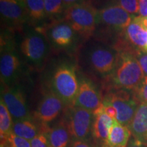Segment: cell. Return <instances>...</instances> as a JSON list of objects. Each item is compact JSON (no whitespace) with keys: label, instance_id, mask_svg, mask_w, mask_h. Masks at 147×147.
<instances>
[{"label":"cell","instance_id":"18","mask_svg":"<svg viewBox=\"0 0 147 147\" xmlns=\"http://www.w3.org/2000/svg\"><path fill=\"white\" fill-rule=\"evenodd\" d=\"M42 134L47 136L51 147H66L71 138L65 119Z\"/></svg>","mask_w":147,"mask_h":147},{"label":"cell","instance_id":"26","mask_svg":"<svg viewBox=\"0 0 147 147\" xmlns=\"http://www.w3.org/2000/svg\"><path fill=\"white\" fill-rule=\"evenodd\" d=\"M8 140L12 147H32L30 140L17 136L14 134H10Z\"/></svg>","mask_w":147,"mask_h":147},{"label":"cell","instance_id":"6","mask_svg":"<svg viewBox=\"0 0 147 147\" xmlns=\"http://www.w3.org/2000/svg\"><path fill=\"white\" fill-rule=\"evenodd\" d=\"M94 115L92 112L78 106H69L67 119L72 140H86L92 130Z\"/></svg>","mask_w":147,"mask_h":147},{"label":"cell","instance_id":"27","mask_svg":"<svg viewBox=\"0 0 147 147\" xmlns=\"http://www.w3.org/2000/svg\"><path fill=\"white\" fill-rule=\"evenodd\" d=\"M32 147H51L50 142L45 134L40 133L31 140Z\"/></svg>","mask_w":147,"mask_h":147},{"label":"cell","instance_id":"21","mask_svg":"<svg viewBox=\"0 0 147 147\" xmlns=\"http://www.w3.org/2000/svg\"><path fill=\"white\" fill-rule=\"evenodd\" d=\"M13 120L6 106L1 99L0 102V135L1 140L8 139L12 134Z\"/></svg>","mask_w":147,"mask_h":147},{"label":"cell","instance_id":"24","mask_svg":"<svg viewBox=\"0 0 147 147\" xmlns=\"http://www.w3.org/2000/svg\"><path fill=\"white\" fill-rule=\"evenodd\" d=\"M134 96L138 102L147 104V76H144L140 84L134 90Z\"/></svg>","mask_w":147,"mask_h":147},{"label":"cell","instance_id":"16","mask_svg":"<svg viewBox=\"0 0 147 147\" xmlns=\"http://www.w3.org/2000/svg\"><path fill=\"white\" fill-rule=\"evenodd\" d=\"M128 127L133 138L147 146V104H139Z\"/></svg>","mask_w":147,"mask_h":147},{"label":"cell","instance_id":"33","mask_svg":"<svg viewBox=\"0 0 147 147\" xmlns=\"http://www.w3.org/2000/svg\"><path fill=\"white\" fill-rule=\"evenodd\" d=\"M128 147H146V146L136 140L134 138H131L128 142Z\"/></svg>","mask_w":147,"mask_h":147},{"label":"cell","instance_id":"20","mask_svg":"<svg viewBox=\"0 0 147 147\" xmlns=\"http://www.w3.org/2000/svg\"><path fill=\"white\" fill-rule=\"evenodd\" d=\"M40 132L31 120H23L13 121L12 134L17 136L32 140Z\"/></svg>","mask_w":147,"mask_h":147},{"label":"cell","instance_id":"7","mask_svg":"<svg viewBox=\"0 0 147 147\" xmlns=\"http://www.w3.org/2000/svg\"><path fill=\"white\" fill-rule=\"evenodd\" d=\"M103 104L113 106L117 110L116 120L122 125L127 127L131 123L139 105L134 96L132 98L124 90L110 93L103 101Z\"/></svg>","mask_w":147,"mask_h":147},{"label":"cell","instance_id":"12","mask_svg":"<svg viewBox=\"0 0 147 147\" xmlns=\"http://www.w3.org/2000/svg\"><path fill=\"white\" fill-rule=\"evenodd\" d=\"M46 32L49 42L54 47L61 49L72 47L78 36L71 25L65 21L55 23Z\"/></svg>","mask_w":147,"mask_h":147},{"label":"cell","instance_id":"1","mask_svg":"<svg viewBox=\"0 0 147 147\" xmlns=\"http://www.w3.org/2000/svg\"><path fill=\"white\" fill-rule=\"evenodd\" d=\"M119 57V53L114 48L99 42L92 43L82 51V64L94 75L107 77L115 71Z\"/></svg>","mask_w":147,"mask_h":147},{"label":"cell","instance_id":"3","mask_svg":"<svg viewBox=\"0 0 147 147\" xmlns=\"http://www.w3.org/2000/svg\"><path fill=\"white\" fill-rule=\"evenodd\" d=\"M112 77L116 87L134 91L142 82L144 75L134 55L119 53L118 63Z\"/></svg>","mask_w":147,"mask_h":147},{"label":"cell","instance_id":"10","mask_svg":"<svg viewBox=\"0 0 147 147\" xmlns=\"http://www.w3.org/2000/svg\"><path fill=\"white\" fill-rule=\"evenodd\" d=\"M134 17L117 3L107 5L98 10L97 24L102 23L110 28L124 31Z\"/></svg>","mask_w":147,"mask_h":147},{"label":"cell","instance_id":"9","mask_svg":"<svg viewBox=\"0 0 147 147\" xmlns=\"http://www.w3.org/2000/svg\"><path fill=\"white\" fill-rule=\"evenodd\" d=\"M1 95V99L10 112L13 121L31 120L25 97L19 89L3 85Z\"/></svg>","mask_w":147,"mask_h":147},{"label":"cell","instance_id":"30","mask_svg":"<svg viewBox=\"0 0 147 147\" xmlns=\"http://www.w3.org/2000/svg\"><path fill=\"white\" fill-rule=\"evenodd\" d=\"M71 147H97L92 143L86 140H72L71 143Z\"/></svg>","mask_w":147,"mask_h":147},{"label":"cell","instance_id":"5","mask_svg":"<svg viewBox=\"0 0 147 147\" xmlns=\"http://www.w3.org/2000/svg\"><path fill=\"white\" fill-rule=\"evenodd\" d=\"M20 50L29 63L35 66H40L45 61L49 53V40L43 32L31 31L22 39Z\"/></svg>","mask_w":147,"mask_h":147},{"label":"cell","instance_id":"14","mask_svg":"<svg viewBox=\"0 0 147 147\" xmlns=\"http://www.w3.org/2000/svg\"><path fill=\"white\" fill-rule=\"evenodd\" d=\"M73 106L84 108L93 113L102 107L103 102L93 84L89 80L82 79L79 84L78 91Z\"/></svg>","mask_w":147,"mask_h":147},{"label":"cell","instance_id":"2","mask_svg":"<svg viewBox=\"0 0 147 147\" xmlns=\"http://www.w3.org/2000/svg\"><path fill=\"white\" fill-rule=\"evenodd\" d=\"M97 12L89 2L76 4L64 11L63 21L68 23L78 36L89 39L94 34L97 25Z\"/></svg>","mask_w":147,"mask_h":147},{"label":"cell","instance_id":"34","mask_svg":"<svg viewBox=\"0 0 147 147\" xmlns=\"http://www.w3.org/2000/svg\"><path fill=\"white\" fill-rule=\"evenodd\" d=\"M136 18L143 28L147 31V16H146V17H142V16H136Z\"/></svg>","mask_w":147,"mask_h":147},{"label":"cell","instance_id":"17","mask_svg":"<svg viewBox=\"0 0 147 147\" xmlns=\"http://www.w3.org/2000/svg\"><path fill=\"white\" fill-rule=\"evenodd\" d=\"M125 38L129 45L136 50L146 53L147 49V31L142 27L136 17L124 30Z\"/></svg>","mask_w":147,"mask_h":147},{"label":"cell","instance_id":"11","mask_svg":"<svg viewBox=\"0 0 147 147\" xmlns=\"http://www.w3.org/2000/svg\"><path fill=\"white\" fill-rule=\"evenodd\" d=\"M1 18L8 25L20 27L29 20L24 0H0Z\"/></svg>","mask_w":147,"mask_h":147},{"label":"cell","instance_id":"13","mask_svg":"<svg viewBox=\"0 0 147 147\" xmlns=\"http://www.w3.org/2000/svg\"><path fill=\"white\" fill-rule=\"evenodd\" d=\"M64 102L53 91L47 92L40 101L35 113L36 118L43 123L54 120L63 110Z\"/></svg>","mask_w":147,"mask_h":147},{"label":"cell","instance_id":"15","mask_svg":"<svg viewBox=\"0 0 147 147\" xmlns=\"http://www.w3.org/2000/svg\"><path fill=\"white\" fill-rule=\"evenodd\" d=\"M92 134L97 142L102 145V147H106V142L109 135L110 129L112 128L115 119L106 115L103 110V106L93 113Z\"/></svg>","mask_w":147,"mask_h":147},{"label":"cell","instance_id":"32","mask_svg":"<svg viewBox=\"0 0 147 147\" xmlns=\"http://www.w3.org/2000/svg\"><path fill=\"white\" fill-rule=\"evenodd\" d=\"M63 1L65 10H66V9L72 6V5L85 2H89V0H63Z\"/></svg>","mask_w":147,"mask_h":147},{"label":"cell","instance_id":"4","mask_svg":"<svg viewBox=\"0 0 147 147\" xmlns=\"http://www.w3.org/2000/svg\"><path fill=\"white\" fill-rule=\"evenodd\" d=\"M52 91L65 105L72 106L78 93L79 84L73 66L61 64L55 69L51 79Z\"/></svg>","mask_w":147,"mask_h":147},{"label":"cell","instance_id":"28","mask_svg":"<svg viewBox=\"0 0 147 147\" xmlns=\"http://www.w3.org/2000/svg\"><path fill=\"white\" fill-rule=\"evenodd\" d=\"M135 57L138 61L144 76H147V53L138 51Z\"/></svg>","mask_w":147,"mask_h":147},{"label":"cell","instance_id":"22","mask_svg":"<svg viewBox=\"0 0 147 147\" xmlns=\"http://www.w3.org/2000/svg\"><path fill=\"white\" fill-rule=\"evenodd\" d=\"M26 5L29 19L33 21L41 22L47 17L45 0H24Z\"/></svg>","mask_w":147,"mask_h":147},{"label":"cell","instance_id":"29","mask_svg":"<svg viewBox=\"0 0 147 147\" xmlns=\"http://www.w3.org/2000/svg\"><path fill=\"white\" fill-rule=\"evenodd\" d=\"M103 110L106 115L114 119H116L117 117V110L113 106L107 104H103Z\"/></svg>","mask_w":147,"mask_h":147},{"label":"cell","instance_id":"31","mask_svg":"<svg viewBox=\"0 0 147 147\" xmlns=\"http://www.w3.org/2000/svg\"><path fill=\"white\" fill-rule=\"evenodd\" d=\"M138 14L142 17L147 16V0H138Z\"/></svg>","mask_w":147,"mask_h":147},{"label":"cell","instance_id":"35","mask_svg":"<svg viewBox=\"0 0 147 147\" xmlns=\"http://www.w3.org/2000/svg\"><path fill=\"white\" fill-rule=\"evenodd\" d=\"M0 147H12L8 139L1 140V146Z\"/></svg>","mask_w":147,"mask_h":147},{"label":"cell","instance_id":"8","mask_svg":"<svg viewBox=\"0 0 147 147\" xmlns=\"http://www.w3.org/2000/svg\"><path fill=\"white\" fill-rule=\"evenodd\" d=\"M21 63L13 45L8 40L1 42L0 74L3 85L9 86L19 74Z\"/></svg>","mask_w":147,"mask_h":147},{"label":"cell","instance_id":"19","mask_svg":"<svg viewBox=\"0 0 147 147\" xmlns=\"http://www.w3.org/2000/svg\"><path fill=\"white\" fill-rule=\"evenodd\" d=\"M131 134L129 127L122 125L115 119L113 125L110 130L106 147H126Z\"/></svg>","mask_w":147,"mask_h":147},{"label":"cell","instance_id":"23","mask_svg":"<svg viewBox=\"0 0 147 147\" xmlns=\"http://www.w3.org/2000/svg\"><path fill=\"white\" fill-rule=\"evenodd\" d=\"M45 11L47 16L57 17L65 11L63 0H45Z\"/></svg>","mask_w":147,"mask_h":147},{"label":"cell","instance_id":"25","mask_svg":"<svg viewBox=\"0 0 147 147\" xmlns=\"http://www.w3.org/2000/svg\"><path fill=\"white\" fill-rule=\"evenodd\" d=\"M116 3L131 15L138 13V0H117Z\"/></svg>","mask_w":147,"mask_h":147}]
</instances>
